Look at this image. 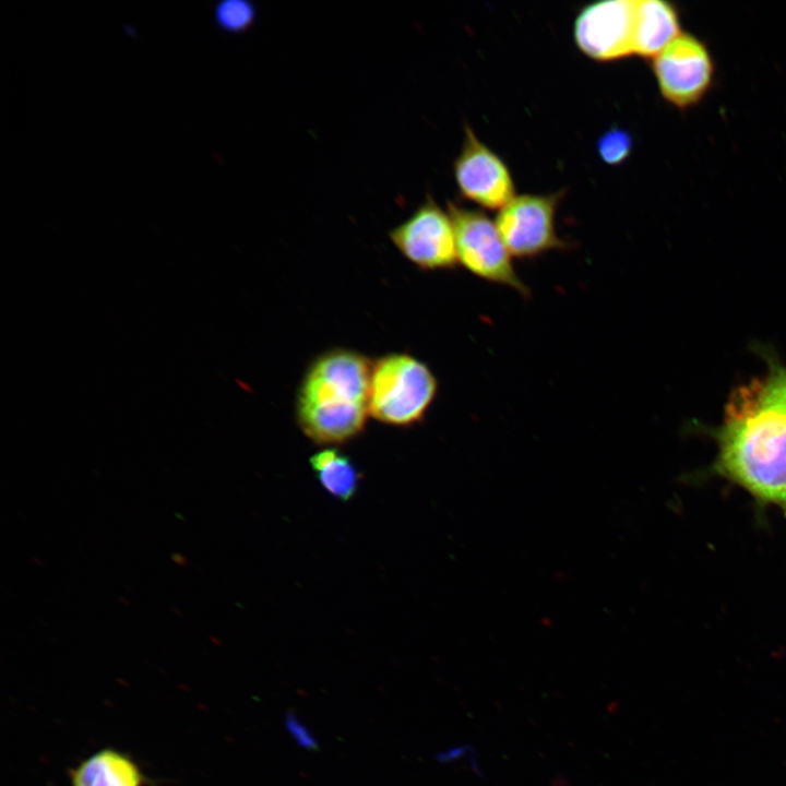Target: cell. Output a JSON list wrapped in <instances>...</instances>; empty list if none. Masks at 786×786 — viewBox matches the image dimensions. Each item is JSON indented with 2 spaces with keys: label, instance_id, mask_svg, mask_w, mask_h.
Wrapping results in <instances>:
<instances>
[{
  "label": "cell",
  "instance_id": "6da1fadb",
  "mask_svg": "<svg viewBox=\"0 0 786 786\" xmlns=\"http://www.w3.org/2000/svg\"><path fill=\"white\" fill-rule=\"evenodd\" d=\"M767 371L730 393L715 436L718 466L754 496L786 504V367L764 355Z\"/></svg>",
  "mask_w": 786,
  "mask_h": 786
},
{
  "label": "cell",
  "instance_id": "7a4b0ae2",
  "mask_svg": "<svg viewBox=\"0 0 786 786\" xmlns=\"http://www.w3.org/2000/svg\"><path fill=\"white\" fill-rule=\"evenodd\" d=\"M371 360L347 348H332L307 367L296 394L299 429L312 442L334 446L360 434L369 415Z\"/></svg>",
  "mask_w": 786,
  "mask_h": 786
},
{
  "label": "cell",
  "instance_id": "3957f363",
  "mask_svg": "<svg viewBox=\"0 0 786 786\" xmlns=\"http://www.w3.org/2000/svg\"><path fill=\"white\" fill-rule=\"evenodd\" d=\"M438 386L422 360L407 353L385 354L371 362L369 415L389 426H414L425 418Z\"/></svg>",
  "mask_w": 786,
  "mask_h": 786
},
{
  "label": "cell",
  "instance_id": "277c9868",
  "mask_svg": "<svg viewBox=\"0 0 786 786\" xmlns=\"http://www.w3.org/2000/svg\"><path fill=\"white\" fill-rule=\"evenodd\" d=\"M448 211L455 229L458 264L480 279L529 297L531 290L519 276L495 221L480 209L452 201L448 202Z\"/></svg>",
  "mask_w": 786,
  "mask_h": 786
},
{
  "label": "cell",
  "instance_id": "5b68a950",
  "mask_svg": "<svg viewBox=\"0 0 786 786\" xmlns=\"http://www.w3.org/2000/svg\"><path fill=\"white\" fill-rule=\"evenodd\" d=\"M564 191L515 195L495 219L512 257L534 259L552 250H567L556 228V214Z\"/></svg>",
  "mask_w": 786,
  "mask_h": 786
},
{
  "label": "cell",
  "instance_id": "8992f818",
  "mask_svg": "<svg viewBox=\"0 0 786 786\" xmlns=\"http://www.w3.org/2000/svg\"><path fill=\"white\" fill-rule=\"evenodd\" d=\"M389 238L406 260L422 271L452 270L458 264L452 217L429 193L389 231Z\"/></svg>",
  "mask_w": 786,
  "mask_h": 786
},
{
  "label": "cell",
  "instance_id": "52a82bcc",
  "mask_svg": "<svg viewBox=\"0 0 786 786\" xmlns=\"http://www.w3.org/2000/svg\"><path fill=\"white\" fill-rule=\"evenodd\" d=\"M652 70L662 96L681 109L698 104L714 78V63L706 46L682 33L652 59Z\"/></svg>",
  "mask_w": 786,
  "mask_h": 786
},
{
  "label": "cell",
  "instance_id": "ba28073f",
  "mask_svg": "<svg viewBox=\"0 0 786 786\" xmlns=\"http://www.w3.org/2000/svg\"><path fill=\"white\" fill-rule=\"evenodd\" d=\"M453 176L461 198L484 210L500 211L516 195L507 164L468 124L453 162Z\"/></svg>",
  "mask_w": 786,
  "mask_h": 786
},
{
  "label": "cell",
  "instance_id": "9c48e42d",
  "mask_svg": "<svg viewBox=\"0 0 786 786\" xmlns=\"http://www.w3.org/2000/svg\"><path fill=\"white\" fill-rule=\"evenodd\" d=\"M634 0L599 1L583 7L573 24L577 49L597 62L633 55Z\"/></svg>",
  "mask_w": 786,
  "mask_h": 786
},
{
  "label": "cell",
  "instance_id": "30bf717a",
  "mask_svg": "<svg viewBox=\"0 0 786 786\" xmlns=\"http://www.w3.org/2000/svg\"><path fill=\"white\" fill-rule=\"evenodd\" d=\"M675 7L660 0H634L633 55L653 59L680 35Z\"/></svg>",
  "mask_w": 786,
  "mask_h": 786
},
{
  "label": "cell",
  "instance_id": "8fae6325",
  "mask_svg": "<svg viewBox=\"0 0 786 786\" xmlns=\"http://www.w3.org/2000/svg\"><path fill=\"white\" fill-rule=\"evenodd\" d=\"M71 781L72 786H141L142 776L129 758L105 749L72 771Z\"/></svg>",
  "mask_w": 786,
  "mask_h": 786
},
{
  "label": "cell",
  "instance_id": "7c38bea8",
  "mask_svg": "<svg viewBox=\"0 0 786 786\" xmlns=\"http://www.w3.org/2000/svg\"><path fill=\"white\" fill-rule=\"evenodd\" d=\"M311 468L322 487L334 498L349 500L357 491L359 472L348 455L324 446L310 457Z\"/></svg>",
  "mask_w": 786,
  "mask_h": 786
},
{
  "label": "cell",
  "instance_id": "4fadbf2b",
  "mask_svg": "<svg viewBox=\"0 0 786 786\" xmlns=\"http://www.w3.org/2000/svg\"><path fill=\"white\" fill-rule=\"evenodd\" d=\"M257 19L254 4L247 0H223L215 4L213 20L224 33L241 34L250 29Z\"/></svg>",
  "mask_w": 786,
  "mask_h": 786
},
{
  "label": "cell",
  "instance_id": "5bb4252c",
  "mask_svg": "<svg viewBox=\"0 0 786 786\" xmlns=\"http://www.w3.org/2000/svg\"><path fill=\"white\" fill-rule=\"evenodd\" d=\"M633 140L627 130L612 127L605 131L596 143L600 159L610 166L622 164L631 154Z\"/></svg>",
  "mask_w": 786,
  "mask_h": 786
},
{
  "label": "cell",
  "instance_id": "9a60e30c",
  "mask_svg": "<svg viewBox=\"0 0 786 786\" xmlns=\"http://www.w3.org/2000/svg\"><path fill=\"white\" fill-rule=\"evenodd\" d=\"M285 725L300 746L309 750L318 749L317 741L312 735L302 724L299 723L298 718L291 712L287 713L285 717Z\"/></svg>",
  "mask_w": 786,
  "mask_h": 786
},
{
  "label": "cell",
  "instance_id": "2e32d148",
  "mask_svg": "<svg viewBox=\"0 0 786 786\" xmlns=\"http://www.w3.org/2000/svg\"><path fill=\"white\" fill-rule=\"evenodd\" d=\"M171 560H172L176 564L181 565V567H186L187 563H188L187 558H186L183 555L179 553V552H174V553L171 555Z\"/></svg>",
  "mask_w": 786,
  "mask_h": 786
}]
</instances>
